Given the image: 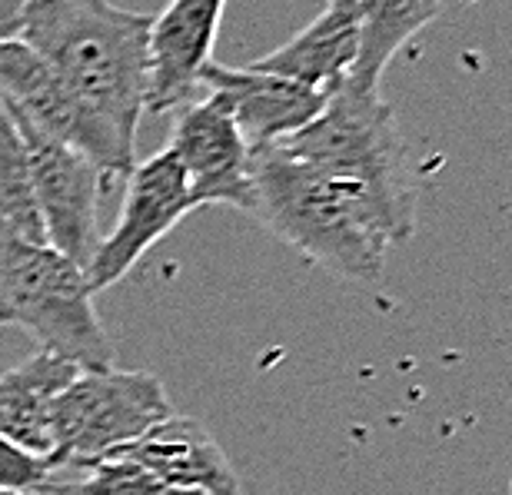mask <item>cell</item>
I'll return each mask as SVG.
<instances>
[{"label":"cell","mask_w":512,"mask_h":495,"mask_svg":"<svg viewBox=\"0 0 512 495\" xmlns=\"http://www.w3.org/2000/svg\"><path fill=\"white\" fill-rule=\"evenodd\" d=\"M10 120L24 137L30 183H34V200L47 243L67 260H74L80 270H87L100 246V187H104L107 173L74 143L34 127L17 113H10Z\"/></svg>","instance_id":"cell-6"},{"label":"cell","mask_w":512,"mask_h":495,"mask_svg":"<svg viewBox=\"0 0 512 495\" xmlns=\"http://www.w3.org/2000/svg\"><path fill=\"white\" fill-rule=\"evenodd\" d=\"M276 240L350 283L380 280L386 253L409 240L413 220L360 183L323 173L290 153H253V213Z\"/></svg>","instance_id":"cell-1"},{"label":"cell","mask_w":512,"mask_h":495,"mask_svg":"<svg viewBox=\"0 0 512 495\" xmlns=\"http://www.w3.org/2000/svg\"><path fill=\"white\" fill-rule=\"evenodd\" d=\"M30 0H0V40H17Z\"/></svg>","instance_id":"cell-19"},{"label":"cell","mask_w":512,"mask_h":495,"mask_svg":"<svg viewBox=\"0 0 512 495\" xmlns=\"http://www.w3.org/2000/svg\"><path fill=\"white\" fill-rule=\"evenodd\" d=\"M0 103L34 127L74 143L107 177H127L137 157L120 150L110 133L70 97L50 64L24 40H0Z\"/></svg>","instance_id":"cell-8"},{"label":"cell","mask_w":512,"mask_h":495,"mask_svg":"<svg viewBox=\"0 0 512 495\" xmlns=\"http://www.w3.org/2000/svg\"><path fill=\"white\" fill-rule=\"evenodd\" d=\"M200 90L227 103L253 153L303 130L330 100V94L293 84L286 77L263 74L256 67H223L217 60L200 70Z\"/></svg>","instance_id":"cell-11"},{"label":"cell","mask_w":512,"mask_h":495,"mask_svg":"<svg viewBox=\"0 0 512 495\" xmlns=\"http://www.w3.org/2000/svg\"><path fill=\"white\" fill-rule=\"evenodd\" d=\"M0 230L30 243H47L34 200V183H30L24 137L4 103H0Z\"/></svg>","instance_id":"cell-16"},{"label":"cell","mask_w":512,"mask_h":495,"mask_svg":"<svg viewBox=\"0 0 512 495\" xmlns=\"http://www.w3.org/2000/svg\"><path fill=\"white\" fill-rule=\"evenodd\" d=\"M0 326H20L40 349L80 369H114L117 353L94 309L87 273L50 243L0 230Z\"/></svg>","instance_id":"cell-3"},{"label":"cell","mask_w":512,"mask_h":495,"mask_svg":"<svg viewBox=\"0 0 512 495\" xmlns=\"http://www.w3.org/2000/svg\"><path fill=\"white\" fill-rule=\"evenodd\" d=\"M47 476H50V466L44 459L30 456V452L17 449L14 442H7L0 436V489L30 495L37 486H44Z\"/></svg>","instance_id":"cell-18"},{"label":"cell","mask_w":512,"mask_h":495,"mask_svg":"<svg viewBox=\"0 0 512 495\" xmlns=\"http://www.w3.org/2000/svg\"><path fill=\"white\" fill-rule=\"evenodd\" d=\"M356 50H360L356 0H330L323 14L310 20L300 34H293L266 57L253 60L250 67L320 90V94H336L350 80Z\"/></svg>","instance_id":"cell-13"},{"label":"cell","mask_w":512,"mask_h":495,"mask_svg":"<svg viewBox=\"0 0 512 495\" xmlns=\"http://www.w3.org/2000/svg\"><path fill=\"white\" fill-rule=\"evenodd\" d=\"M30 495H203L173 489L147 469L133 466L127 459H94L74 462V466L50 469L44 486H37Z\"/></svg>","instance_id":"cell-17"},{"label":"cell","mask_w":512,"mask_h":495,"mask_svg":"<svg viewBox=\"0 0 512 495\" xmlns=\"http://www.w3.org/2000/svg\"><path fill=\"white\" fill-rule=\"evenodd\" d=\"M223 10L227 0H170L150 20V113H177L200 97V70L213 60Z\"/></svg>","instance_id":"cell-10"},{"label":"cell","mask_w":512,"mask_h":495,"mask_svg":"<svg viewBox=\"0 0 512 495\" xmlns=\"http://www.w3.org/2000/svg\"><path fill=\"white\" fill-rule=\"evenodd\" d=\"M443 4L446 0H356L360 50H356V64L346 87L380 94V80L389 60L443 10Z\"/></svg>","instance_id":"cell-15"},{"label":"cell","mask_w":512,"mask_h":495,"mask_svg":"<svg viewBox=\"0 0 512 495\" xmlns=\"http://www.w3.org/2000/svg\"><path fill=\"white\" fill-rule=\"evenodd\" d=\"M170 416L167 389L147 369H84L54 402L47 466L104 459Z\"/></svg>","instance_id":"cell-5"},{"label":"cell","mask_w":512,"mask_h":495,"mask_svg":"<svg viewBox=\"0 0 512 495\" xmlns=\"http://www.w3.org/2000/svg\"><path fill=\"white\" fill-rule=\"evenodd\" d=\"M190 210L187 173L170 150H160L150 160L137 163L127 173L124 210L117 216V226L100 236L94 260L84 270L90 290L100 293L124 280L140 263V256L153 250Z\"/></svg>","instance_id":"cell-7"},{"label":"cell","mask_w":512,"mask_h":495,"mask_svg":"<svg viewBox=\"0 0 512 495\" xmlns=\"http://www.w3.org/2000/svg\"><path fill=\"white\" fill-rule=\"evenodd\" d=\"M80 373V366L47 349H37L24 363L0 373V436L47 462L54 452V402Z\"/></svg>","instance_id":"cell-14"},{"label":"cell","mask_w":512,"mask_h":495,"mask_svg":"<svg viewBox=\"0 0 512 495\" xmlns=\"http://www.w3.org/2000/svg\"><path fill=\"white\" fill-rule=\"evenodd\" d=\"M150 20L110 0H30L20 40L130 157L147 113Z\"/></svg>","instance_id":"cell-2"},{"label":"cell","mask_w":512,"mask_h":495,"mask_svg":"<svg viewBox=\"0 0 512 495\" xmlns=\"http://www.w3.org/2000/svg\"><path fill=\"white\" fill-rule=\"evenodd\" d=\"M187 173L190 203L253 213V150L217 94H200L177 110L167 147Z\"/></svg>","instance_id":"cell-9"},{"label":"cell","mask_w":512,"mask_h":495,"mask_svg":"<svg viewBox=\"0 0 512 495\" xmlns=\"http://www.w3.org/2000/svg\"><path fill=\"white\" fill-rule=\"evenodd\" d=\"M466 4H476V0H466Z\"/></svg>","instance_id":"cell-21"},{"label":"cell","mask_w":512,"mask_h":495,"mask_svg":"<svg viewBox=\"0 0 512 495\" xmlns=\"http://www.w3.org/2000/svg\"><path fill=\"white\" fill-rule=\"evenodd\" d=\"M273 147L323 173L360 183L389 210L416 223V193L406 170V147L399 137L396 113L380 94H363L343 84L330 94L320 117Z\"/></svg>","instance_id":"cell-4"},{"label":"cell","mask_w":512,"mask_h":495,"mask_svg":"<svg viewBox=\"0 0 512 495\" xmlns=\"http://www.w3.org/2000/svg\"><path fill=\"white\" fill-rule=\"evenodd\" d=\"M0 495H27V492H14V489H0Z\"/></svg>","instance_id":"cell-20"},{"label":"cell","mask_w":512,"mask_h":495,"mask_svg":"<svg viewBox=\"0 0 512 495\" xmlns=\"http://www.w3.org/2000/svg\"><path fill=\"white\" fill-rule=\"evenodd\" d=\"M110 456L147 469L150 476H157L173 489L203 495H243L240 476L227 459V452L213 439V432L193 416L173 412L170 419L157 422L140 439L127 442L124 449L110 452Z\"/></svg>","instance_id":"cell-12"}]
</instances>
